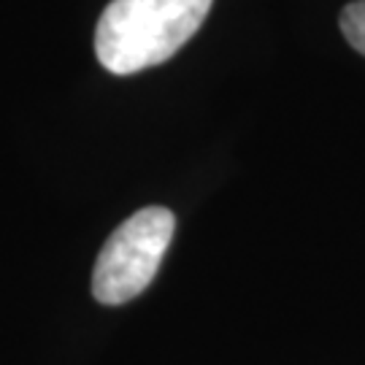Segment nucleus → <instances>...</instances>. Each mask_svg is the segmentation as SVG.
Returning a JSON list of instances; mask_svg holds the SVG:
<instances>
[{
	"label": "nucleus",
	"instance_id": "7ed1b4c3",
	"mask_svg": "<svg viewBox=\"0 0 365 365\" xmlns=\"http://www.w3.org/2000/svg\"><path fill=\"white\" fill-rule=\"evenodd\" d=\"M341 33L365 57V0H354L341 11Z\"/></svg>",
	"mask_w": 365,
	"mask_h": 365
},
{
	"label": "nucleus",
	"instance_id": "f257e3e1",
	"mask_svg": "<svg viewBox=\"0 0 365 365\" xmlns=\"http://www.w3.org/2000/svg\"><path fill=\"white\" fill-rule=\"evenodd\" d=\"M211 0H111L95 27V54L117 76L170 60L195 36Z\"/></svg>",
	"mask_w": 365,
	"mask_h": 365
},
{
	"label": "nucleus",
	"instance_id": "f03ea898",
	"mask_svg": "<svg viewBox=\"0 0 365 365\" xmlns=\"http://www.w3.org/2000/svg\"><path fill=\"white\" fill-rule=\"evenodd\" d=\"M176 230V217L146 206L108 235L92 271V295L103 306H122L141 295L160 271Z\"/></svg>",
	"mask_w": 365,
	"mask_h": 365
}]
</instances>
